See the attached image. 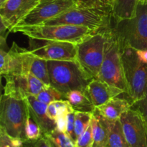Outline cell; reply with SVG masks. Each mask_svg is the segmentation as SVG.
Returning <instances> with one entry per match:
<instances>
[{
  "instance_id": "16",
  "label": "cell",
  "mask_w": 147,
  "mask_h": 147,
  "mask_svg": "<svg viewBox=\"0 0 147 147\" xmlns=\"http://www.w3.org/2000/svg\"><path fill=\"white\" fill-rule=\"evenodd\" d=\"M25 100L30 115L39 125L43 134L56 129L55 121L47 116V104L40 101L34 96H28Z\"/></svg>"
},
{
  "instance_id": "11",
  "label": "cell",
  "mask_w": 147,
  "mask_h": 147,
  "mask_svg": "<svg viewBox=\"0 0 147 147\" xmlns=\"http://www.w3.org/2000/svg\"><path fill=\"white\" fill-rule=\"evenodd\" d=\"M33 55L29 50L19 46L14 42L9 51L0 50V73L3 77L30 73Z\"/></svg>"
},
{
  "instance_id": "23",
  "label": "cell",
  "mask_w": 147,
  "mask_h": 147,
  "mask_svg": "<svg viewBox=\"0 0 147 147\" xmlns=\"http://www.w3.org/2000/svg\"><path fill=\"white\" fill-rule=\"evenodd\" d=\"M43 136L48 140L53 147H76V143L65 132L60 131L57 129Z\"/></svg>"
},
{
  "instance_id": "5",
  "label": "cell",
  "mask_w": 147,
  "mask_h": 147,
  "mask_svg": "<svg viewBox=\"0 0 147 147\" xmlns=\"http://www.w3.org/2000/svg\"><path fill=\"white\" fill-rule=\"evenodd\" d=\"M29 109L25 99L3 94L0 106V129L13 138L24 142Z\"/></svg>"
},
{
  "instance_id": "3",
  "label": "cell",
  "mask_w": 147,
  "mask_h": 147,
  "mask_svg": "<svg viewBox=\"0 0 147 147\" xmlns=\"http://www.w3.org/2000/svg\"><path fill=\"white\" fill-rule=\"evenodd\" d=\"M97 79L121 89L125 94L127 93V86L125 80L122 62L121 47L112 29V26H111L106 32L104 57Z\"/></svg>"
},
{
  "instance_id": "13",
  "label": "cell",
  "mask_w": 147,
  "mask_h": 147,
  "mask_svg": "<svg viewBox=\"0 0 147 147\" xmlns=\"http://www.w3.org/2000/svg\"><path fill=\"white\" fill-rule=\"evenodd\" d=\"M123 133L130 147H147V127L141 115L133 109L120 118Z\"/></svg>"
},
{
  "instance_id": "8",
  "label": "cell",
  "mask_w": 147,
  "mask_h": 147,
  "mask_svg": "<svg viewBox=\"0 0 147 147\" xmlns=\"http://www.w3.org/2000/svg\"><path fill=\"white\" fill-rule=\"evenodd\" d=\"M121 47L123 73L127 86V97L132 104L144 93L147 84V64L142 63L135 49Z\"/></svg>"
},
{
  "instance_id": "24",
  "label": "cell",
  "mask_w": 147,
  "mask_h": 147,
  "mask_svg": "<svg viewBox=\"0 0 147 147\" xmlns=\"http://www.w3.org/2000/svg\"><path fill=\"white\" fill-rule=\"evenodd\" d=\"M92 113L90 112L77 111H76V118H75L74 132L76 140L78 138L83 134L86 129L89 127L91 123Z\"/></svg>"
},
{
  "instance_id": "21",
  "label": "cell",
  "mask_w": 147,
  "mask_h": 147,
  "mask_svg": "<svg viewBox=\"0 0 147 147\" xmlns=\"http://www.w3.org/2000/svg\"><path fill=\"white\" fill-rule=\"evenodd\" d=\"M109 146L130 147L125 137L120 119L109 120Z\"/></svg>"
},
{
  "instance_id": "20",
  "label": "cell",
  "mask_w": 147,
  "mask_h": 147,
  "mask_svg": "<svg viewBox=\"0 0 147 147\" xmlns=\"http://www.w3.org/2000/svg\"><path fill=\"white\" fill-rule=\"evenodd\" d=\"M66 98L73 109L77 111L93 113L96 109L85 91L73 90L66 95Z\"/></svg>"
},
{
  "instance_id": "36",
  "label": "cell",
  "mask_w": 147,
  "mask_h": 147,
  "mask_svg": "<svg viewBox=\"0 0 147 147\" xmlns=\"http://www.w3.org/2000/svg\"><path fill=\"white\" fill-rule=\"evenodd\" d=\"M136 53L139 59L142 63L147 64V49L144 50H137Z\"/></svg>"
},
{
  "instance_id": "35",
  "label": "cell",
  "mask_w": 147,
  "mask_h": 147,
  "mask_svg": "<svg viewBox=\"0 0 147 147\" xmlns=\"http://www.w3.org/2000/svg\"><path fill=\"white\" fill-rule=\"evenodd\" d=\"M47 116H48L50 119H53V120H54L55 121L56 119H57V110L54 102H52L50 104L47 105Z\"/></svg>"
},
{
  "instance_id": "15",
  "label": "cell",
  "mask_w": 147,
  "mask_h": 147,
  "mask_svg": "<svg viewBox=\"0 0 147 147\" xmlns=\"http://www.w3.org/2000/svg\"><path fill=\"white\" fill-rule=\"evenodd\" d=\"M85 92L96 108L100 107L111 99L125 93L121 89L99 79H93L88 85Z\"/></svg>"
},
{
  "instance_id": "38",
  "label": "cell",
  "mask_w": 147,
  "mask_h": 147,
  "mask_svg": "<svg viewBox=\"0 0 147 147\" xmlns=\"http://www.w3.org/2000/svg\"><path fill=\"white\" fill-rule=\"evenodd\" d=\"M4 1H5V0H0V4H1L2 2H4Z\"/></svg>"
},
{
  "instance_id": "4",
  "label": "cell",
  "mask_w": 147,
  "mask_h": 147,
  "mask_svg": "<svg viewBox=\"0 0 147 147\" xmlns=\"http://www.w3.org/2000/svg\"><path fill=\"white\" fill-rule=\"evenodd\" d=\"M12 32H21L29 38L78 43L83 39L97 31L86 27L69 25V24H59V25L39 24V25L16 27L12 30Z\"/></svg>"
},
{
  "instance_id": "9",
  "label": "cell",
  "mask_w": 147,
  "mask_h": 147,
  "mask_svg": "<svg viewBox=\"0 0 147 147\" xmlns=\"http://www.w3.org/2000/svg\"><path fill=\"white\" fill-rule=\"evenodd\" d=\"M30 53L42 60H76L77 43L29 38Z\"/></svg>"
},
{
  "instance_id": "25",
  "label": "cell",
  "mask_w": 147,
  "mask_h": 147,
  "mask_svg": "<svg viewBox=\"0 0 147 147\" xmlns=\"http://www.w3.org/2000/svg\"><path fill=\"white\" fill-rule=\"evenodd\" d=\"M37 98L40 101L48 105L52 102L58 100H67L66 96L52 86H47L37 95Z\"/></svg>"
},
{
  "instance_id": "30",
  "label": "cell",
  "mask_w": 147,
  "mask_h": 147,
  "mask_svg": "<svg viewBox=\"0 0 147 147\" xmlns=\"http://www.w3.org/2000/svg\"><path fill=\"white\" fill-rule=\"evenodd\" d=\"M93 136L91 124L86 130V131L80 135L76 142V147H93Z\"/></svg>"
},
{
  "instance_id": "26",
  "label": "cell",
  "mask_w": 147,
  "mask_h": 147,
  "mask_svg": "<svg viewBox=\"0 0 147 147\" xmlns=\"http://www.w3.org/2000/svg\"><path fill=\"white\" fill-rule=\"evenodd\" d=\"M78 7L98 9L112 13L114 0H76Z\"/></svg>"
},
{
  "instance_id": "12",
  "label": "cell",
  "mask_w": 147,
  "mask_h": 147,
  "mask_svg": "<svg viewBox=\"0 0 147 147\" xmlns=\"http://www.w3.org/2000/svg\"><path fill=\"white\" fill-rule=\"evenodd\" d=\"M6 83L4 94L18 98L25 99L28 96H37L44 88L47 86L35 76L26 75L5 76Z\"/></svg>"
},
{
  "instance_id": "37",
  "label": "cell",
  "mask_w": 147,
  "mask_h": 147,
  "mask_svg": "<svg viewBox=\"0 0 147 147\" xmlns=\"http://www.w3.org/2000/svg\"><path fill=\"white\" fill-rule=\"evenodd\" d=\"M139 1H142V2H147V0H140Z\"/></svg>"
},
{
  "instance_id": "10",
  "label": "cell",
  "mask_w": 147,
  "mask_h": 147,
  "mask_svg": "<svg viewBox=\"0 0 147 147\" xmlns=\"http://www.w3.org/2000/svg\"><path fill=\"white\" fill-rule=\"evenodd\" d=\"M76 7V0H40L37 5L14 29L42 24Z\"/></svg>"
},
{
  "instance_id": "22",
  "label": "cell",
  "mask_w": 147,
  "mask_h": 147,
  "mask_svg": "<svg viewBox=\"0 0 147 147\" xmlns=\"http://www.w3.org/2000/svg\"><path fill=\"white\" fill-rule=\"evenodd\" d=\"M30 73L40 79L47 86H51L47 60L33 56L30 63Z\"/></svg>"
},
{
  "instance_id": "7",
  "label": "cell",
  "mask_w": 147,
  "mask_h": 147,
  "mask_svg": "<svg viewBox=\"0 0 147 147\" xmlns=\"http://www.w3.org/2000/svg\"><path fill=\"white\" fill-rule=\"evenodd\" d=\"M112 13L98 9L75 7L57 17L45 22L43 25H69L86 27L99 31L109 28L112 24Z\"/></svg>"
},
{
  "instance_id": "31",
  "label": "cell",
  "mask_w": 147,
  "mask_h": 147,
  "mask_svg": "<svg viewBox=\"0 0 147 147\" xmlns=\"http://www.w3.org/2000/svg\"><path fill=\"white\" fill-rule=\"evenodd\" d=\"M75 118H76V111L70 112L66 115L67 119V128H66V134L70 136V139L76 143V137L75 135Z\"/></svg>"
},
{
  "instance_id": "34",
  "label": "cell",
  "mask_w": 147,
  "mask_h": 147,
  "mask_svg": "<svg viewBox=\"0 0 147 147\" xmlns=\"http://www.w3.org/2000/svg\"><path fill=\"white\" fill-rule=\"evenodd\" d=\"M56 129L60 131L66 133V128H67V119L66 116H58L55 120Z\"/></svg>"
},
{
  "instance_id": "17",
  "label": "cell",
  "mask_w": 147,
  "mask_h": 147,
  "mask_svg": "<svg viewBox=\"0 0 147 147\" xmlns=\"http://www.w3.org/2000/svg\"><path fill=\"white\" fill-rule=\"evenodd\" d=\"M132 103L131 100L119 96L111 99L103 106L96 108L102 116L109 121L120 119L121 116L131 109Z\"/></svg>"
},
{
  "instance_id": "18",
  "label": "cell",
  "mask_w": 147,
  "mask_h": 147,
  "mask_svg": "<svg viewBox=\"0 0 147 147\" xmlns=\"http://www.w3.org/2000/svg\"><path fill=\"white\" fill-rule=\"evenodd\" d=\"M93 147L109 146V120L99 113L97 109L92 113L91 123Z\"/></svg>"
},
{
  "instance_id": "32",
  "label": "cell",
  "mask_w": 147,
  "mask_h": 147,
  "mask_svg": "<svg viewBox=\"0 0 147 147\" xmlns=\"http://www.w3.org/2000/svg\"><path fill=\"white\" fill-rule=\"evenodd\" d=\"M57 110V116H66L68 113L74 111L73 108L67 100H58L54 101Z\"/></svg>"
},
{
  "instance_id": "1",
  "label": "cell",
  "mask_w": 147,
  "mask_h": 147,
  "mask_svg": "<svg viewBox=\"0 0 147 147\" xmlns=\"http://www.w3.org/2000/svg\"><path fill=\"white\" fill-rule=\"evenodd\" d=\"M50 84L66 96L73 90L85 91L90 78L77 60L47 61Z\"/></svg>"
},
{
  "instance_id": "29",
  "label": "cell",
  "mask_w": 147,
  "mask_h": 147,
  "mask_svg": "<svg viewBox=\"0 0 147 147\" xmlns=\"http://www.w3.org/2000/svg\"><path fill=\"white\" fill-rule=\"evenodd\" d=\"M131 109L136 110L141 115L147 127V84L143 96L133 103Z\"/></svg>"
},
{
  "instance_id": "2",
  "label": "cell",
  "mask_w": 147,
  "mask_h": 147,
  "mask_svg": "<svg viewBox=\"0 0 147 147\" xmlns=\"http://www.w3.org/2000/svg\"><path fill=\"white\" fill-rule=\"evenodd\" d=\"M114 22L112 26L121 46L147 49V2L139 1L133 17Z\"/></svg>"
},
{
  "instance_id": "19",
  "label": "cell",
  "mask_w": 147,
  "mask_h": 147,
  "mask_svg": "<svg viewBox=\"0 0 147 147\" xmlns=\"http://www.w3.org/2000/svg\"><path fill=\"white\" fill-rule=\"evenodd\" d=\"M139 1L140 0H114L112 9L113 21L118 22L133 17Z\"/></svg>"
},
{
  "instance_id": "6",
  "label": "cell",
  "mask_w": 147,
  "mask_h": 147,
  "mask_svg": "<svg viewBox=\"0 0 147 147\" xmlns=\"http://www.w3.org/2000/svg\"><path fill=\"white\" fill-rule=\"evenodd\" d=\"M108 29L96 32L77 43L76 60L92 79H97L99 76L104 57Z\"/></svg>"
},
{
  "instance_id": "28",
  "label": "cell",
  "mask_w": 147,
  "mask_h": 147,
  "mask_svg": "<svg viewBox=\"0 0 147 147\" xmlns=\"http://www.w3.org/2000/svg\"><path fill=\"white\" fill-rule=\"evenodd\" d=\"M0 147H24V141L11 137L0 129Z\"/></svg>"
},
{
  "instance_id": "33",
  "label": "cell",
  "mask_w": 147,
  "mask_h": 147,
  "mask_svg": "<svg viewBox=\"0 0 147 147\" xmlns=\"http://www.w3.org/2000/svg\"><path fill=\"white\" fill-rule=\"evenodd\" d=\"M24 147H53L44 136L35 141L26 140L24 142Z\"/></svg>"
},
{
  "instance_id": "14",
  "label": "cell",
  "mask_w": 147,
  "mask_h": 147,
  "mask_svg": "<svg viewBox=\"0 0 147 147\" xmlns=\"http://www.w3.org/2000/svg\"><path fill=\"white\" fill-rule=\"evenodd\" d=\"M40 0H5L0 4V20L12 32L14 27L23 20L39 3Z\"/></svg>"
},
{
  "instance_id": "27",
  "label": "cell",
  "mask_w": 147,
  "mask_h": 147,
  "mask_svg": "<svg viewBox=\"0 0 147 147\" xmlns=\"http://www.w3.org/2000/svg\"><path fill=\"white\" fill-rule=\"evenodd\" d=\"M25 136L27 140L35 141L43 136L41 129L29 114L25 126Z\"/></svg>"
}]
</instances>
